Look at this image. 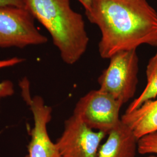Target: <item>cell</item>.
<instances>
[{"mask_svg":"<svg viewBox=\"0 0 157 157\" xmlns=\"http://www.w3.org/2000/svg\"><path fill=\"white\" fill-rule=\"evenodd\" d=\"M145 157H157V156L155 155H148L147 156Z\"/></svg>","mask_w":157,"mask_h":157,"instance_id":"15","label":"cell"},{"mask_svg":"<svg viewBox=\"0 0 157 157\" xmlns=\"http://www.w3.org/2000/svg\"><path fill=\"white\" fill-rule=\"evenodd\" d=\"M138 152L142 155H157V132L139 139Z\"/></svg>","mask_w":157,"mask_h":157,"instance_id":"12","label":"cell"},{"mask_svg":"<svg viewBox=\"0 0 157 157\" xmlns=\"http://www.w3.org/2000/svg\"><path fill=\"white\" fill-rule=\"evenodd\" d=\"M105 142L100 146L97 157H135L139 139L121 120L108 133Z\"/></svg>","mask_w":157,"mask_h":157,"instance_id":"8","label":"cell"},{"mask_svg":"<svg viewBox=\"0 0 157 157\" xmlns=\"http://www.w3.org/2000/svg\"><path fill=\"white\" fill-rule=\"evenodd\" d=\"M86 15L100 30L104 59L143 44L157 47V12L147 0H93Z\"/></svg>","mask_w":157,"mask_h":157,"instance_id":"1","label":"cell"},{"mask_svg":"<svg viewBox=\"0 0 157 157\" xmlns=\"http://www.w3.org/2000/svg\"><path fill=\"white\" fill-rule=\"evenodd\" d=\"M121 121L139 139L157 132V99L147 101L130 112H124Z\"/></svg>","mask_w":157,"mask_h":157,"instance_id":"9","label":"cell"},{"mask_svg":"<svg viewBox=\"0 0 157 157\" xmlns=\"http://www.w3.org/2000/svg\"><path fill=\"white\" fill-rule=\"evenodd\" d=\"M147 85L140 95L132 101L125 112H130L147 101L157 97V52L148 62L146 68Z\"/></svg>","mask_w":157,"mask_h":157,"instance_id":"10","label":"cell"},{"mask_svg":"<svg viewBox=\"0 0 157 157\" xmlns=\"http://www.w3.org/2000/svg\"><path fill=\"white\" fill-rule=\"evenodd\" d=\"M47 41L25 8L0 6V48H23Z\"/></svg>","mask_w":157,"mask_h":157,"instance_id":"4","label":"cell"},{"mask_svg":"<svg viewBox=\"0 0 157 157\" xmlns=\"http://www.w3.org/2000/svg\"><path fill=\"white\" fill-rule=\"evenodd\" d=\"M25 157H28V155H26V156H25Z\"/></svg>","mask_w":157,"mask_h":157,"instance_id":"16","label":"cell"},{"mask_svg":"<svg viewBox=\"0 0 157 157\" xmlns=\"http://www.w3.org/2000/svg\"><path fill=\"white\" fill-rule=\"evenodd\" d=\"M139 57L136 50L120 51L109 58V63L98 78L100 89L122 105L133 98L138 84Z\"/></svg>","mask_w":157,"mask_h":157,"instance_id":"3","label":"cell"},{"mask_svg":"<svg viewBox=\"0 0 157 157\" xmlns=\"http://www.w3.org/2000/svg\"><path fill=\"white\" fill-rule=\"evenodd\" d=\"M83 6L85 12H87L89 11L93 0H77Z\"/></svg>","mask_w":157,"mask_h":157,"instance_id":"14","label":"cell"},{"mask_svg":"<svg viewBox=\"0 0 157 157\" xmlns=\"http://www.w3.org/2000/svg\"><path fill=\"white\" fill-rule=\"evenodd\" d=\"M22 95L33 114V128L28 146V157H62L56 143L52 142L48 132V124L52 119V109L45 104L43 98L35 95L32 97L28 80L21 82Z\"/></svg>","mask_w":157,"mask_h":157,"instance_id":"6","label":"cell"},{"mask_svg":"<svg viewBox=\"0 0 157 157\" xmlns=\"http://www.w3.org/2000/svg\"><path fill=\"white\" fill-rule=\"evenodd\" d=\"M107 133L91 129L75 115L65 121L56 144L62 157H97L101 141Z\"/></svg>","mask_w":157,"mask_h":157,"instance_id":"7","label":"cell"},{"mask_svg":"<svg viewBox=\"0 0 157 157\" xmlns=\"http://www.w3.org/2000/svg\"><path fill=\"white\" fill-rule=\"evenodd\" d=\"M25 8L47 30L62 61L72 65L87 50L89 38L82 15L70 0H23Z\"/></svg>","mask_w":157,"mask_h":157,"instance_id":"2","label":"cell"},{"mask_svg":"<svg viewBox=\"0 0 157 157\" xmlns=\"http://www.w3.org/2000/svg\"><path fill=\"white\" fill-rule=\"evenodd\" d=\"M24 59L19 57H12L6 59H0V69L12 67L23 62ZM15 93L14 85L11 80L0 82V100L11 97Z\"/></svg>","mask_w":157,"mask_h":157,"instance_id":"11","label":"cell"},{"mask_svg":"<svg viewBox=\"0 0 157 157\" xmlns=\"http://www.w3.org/2000/svg\"><path fill=\"white\" fill-rule=\"evenodd\" d=\"M0 6L25 8L23 0H0Z\"/></svg>","mask_w":157,"mask_h":157,"instance_id":"13","label":"cell"},{"mask_svg":"<svg viewBox=\"0 0 157 157\" xmlns=\"http://www.w3.org/2000/svg\"><path fill=\"white\" fill-rule=\"evenodd\" d=\"M123 105L106 92L91 90L81 97L73 114L91 129L108 133L121 121L120 109Z\"/></svg>","mask_w":157,"mask_h":157,"instance_id":"5","label":"cell"}]
</instances>
